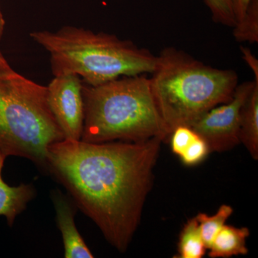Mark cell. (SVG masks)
I'll return each instance as SVG.
<instances>
[{
  "mask_svg": "<svg viewBox=\"0 0 258 258\" xmlns=\"http://www.w3.org/2000/svg\"><path fill=\"white\" fill-rule=\"evenodd\" d=\"M161 142L64 139L47 147V171L63 185L108 242L124 252L152 187Z\"/></svg>",
  "mask_w": 258,
  "mask_h": 258,
  "instance_id": "1",
  "label": "cell"
},
{
  "mask_svg": "<svg viewBox=\"0 0 258 258\" xmlns=\"http://www.w3.org/2000/svg\"><path fill=\"white\" fill-rule=\"evenodd\" d=\"M152 74L153 97L169 135L230 101L239 84L233 70L215 69L175 47L161 51Z\"/></svg>",
  "mask_w": 258,
  "mask_h": 258,
  "instance_id": "2",
  "label": "cell"
},
{
  "mask_svg": "<svg viewBox=\"0 0 258 258\" xmlns=\"http://www.w3.org/2000/svg\"><path fill=\"white\" fill-rule=\"evenodd\" d=\"M30 35L50 53L54 76L76 74L91 86L152 74L157 64V56L147 49L105 32L64 26L56 32L40 30Z\"/></svg>",
  "mask_w": 258,
  "mask_h": 258,
  "instance_id": "3",
  "label": "cell"
},
{
  "mask_svg": "<svg viewBox=\"0 0 258 258\" xmlns=\"http://www.w3.org/2000/svg\"><path fill=\"white\" fill-rule=\"evenodd\" d=\"M84 123L81 141L89 143L140 142L169 134L145 74L126 76L100 86L83 82Z\"/></svg>",
  "mask_w": 258,
  "mask_h": 258,
  "instance_id": "4",
  "label": "cell"
},
{
  "mask_svg": "<svg viewBox=\"0 0 258 258\" xmlns=\"http://www.w3.org/2000/svg\"><path fill=\"white\" fill-rule=\"evenodd\" d=\"M47 101L46 86L12 69L0 52V151L47 171V149L64 140Z\"/></svg>",
  "mask_w": 258,
  "mask_h": 258,
  "instance_id": "5",
  "label": "cell"
},
{
  "mask_svg": "<svg viewBox=\"0 0 258 258\" xmlns=\"http://www.w3.org/2000/svg\"><path fill=\"white\" fill-rule=\"evenodd\" d=\"M254 83L238 84L230 101L212 108L190 126L207 142L210 152H225L240 143L241 109Z\"/></svg>",
  "mask_w": 258,
  "mask_h": 258,
  "instance_id": "6",
  "label": "cell"
},
{
  "mask_svg": "<svg viewBox=\"0 0 258 258\" xmlns=\"http://www.w3.org/2000/svg\"><path fill=\"white\" fill-rule=\"evenodd\" d=\"M83 81L74 74H61L47 86V101L64 139L79 141L84 123Z\"/></svg>",
  "mask_w": 258,
  "mask_h": 258,
  "instance_id": "7",
  "label": "cell"
},
{
  "mask_svg": "<svg viewBox=\"0 0 258 258\" xmlns=\"http://www.w3.org/2000/svg\"><path fill=\"white\" fill-rule=\"evenodd\" d=\"M52 200L55 205L57 225L63 240L64 257H94L77 230L74 221L76 210L72 205L60 191L53 194Z\"/></svg>",
  "mask_w": 258,
  "mask_h": 258,
  "instance_id": "8",
  "label": "cell"
},
{
  "mask_svg": "<svg viewBox=\"0 0 258 258\" xmlns=\"http://www.w3.org/2000/svg\"><path fill=\"white\" fill-rule=\"evenodd\" d=\"M6 157L0 151V216L6 217L11 227L15 218L27 208L30 200L35 198V188L30 184H22L18 186H9L2 176Z\"/></svg>",
  "mask_w": 258,
  "mask_h": 258,
  "instance_id": "9",
  "label": "cell"
},
{
  "mask_svg": "<svg viewBox=\"0 0 258 258\" xmlns=\"http://www.w3.org/2000/svg\"><path fill=\"white\" fill-rule=\"evenodd\" d=\"M247 227L224 225L215 236L211 245L209 256L212 258L230 257L239 254H247L246 239L249 237Z\"/></svg>",
  "mask_w": 258,
  "mask_h": 258,
  "instance_id": "10",
  "label": "cell"
},
{
  "mask_svg": "<svg viewBox=\"0 0 258 258\" xmlns=\"http://www.w3.org/2000/svg\"><path fill=\"white\" fill-rule=\"evenodd\" d=\"M254 81V87L241 109L240 138L252 157L257 159L258 81Z\"/></svg>",
  "mask_w": 258,
  "mask_h": 258,
  "instance_id": "11",
  "label": "cell"
},
{
  "mask_svg": "<svg viewBox=\"0 0 258 258\" xmlns=\"http://www.w3.org/2000/svg\"><path fill=\"white\" fill-rule=\"evenodd\" d=\"M207 247L204 243L200 226L196 217L186 222L180 233L179 257L201 258L205 256Z\"/></svg>",
  "mask_w": 258,
  "mask_h": 258,
  "instance_id": "12",
  "label": "cell"
},
{
  "mask_svg": "<svg viewBox=\"0 0 258 258\" xmlns=\"http://www.w3.org/2000/svg\"><path fill=\"white\" fill-rule=\"evenodd\" d=\"M232 213L233 209L229 205H222L217 213L212 216H208L205 213L198 214L196 219L200 226L202 238L207 249L210 248L215 236L225 225V222Z\"/></svg>",
  "mask_w": 258,
  "mask_h": 258,
  "instance_id": "13",
  "label": "cell"
},
{
  "mask_svg": "<svg viewBox=\"0 0 258 258\" xmlns=\"http://www.w3.org/2000/svg\"><path fill=\"white\" fill-rule=\"evenodd\" d=\"M233 28V35L237 42H258V0H251L243 18Z\"/></svg>",
  "mask_w": 258,
  "mask_h": 258,
  "instance_id": "14",
  "label": "cell"
},
{
  "mask_svg": "<svg viewBox=\"0 0 258 258\" xmlns=\"http://www.w3.org/2000/svg\"><path fill=\"white\" fill-rule=\"evenodd\" d=\"M215 23L233 28L237 23V0H204Z\"/></svg>",
  "mask_w": 258,
  "mask_h": 258,
  "instance_id": "15",
  "label": "cell"
},
{
  "mask_svg": "<svg viewBox=\"0 0 258 258\" xmlns=\"http://www.w3.org/2000/svg\"><path fill=\"white\" fill-rule=\"evenodd\" d=\"M210 152L208 144L198 134L179 157L186 165L194 166L202 162Z\"/></svg>",
  "mask_w": 258,
  "mask_h": 258,
  "instance_id": "16",
  "label": "cell"
},
{
  "mask_svg": "<svg viewBox=\"0 0 258 258\" xmlns=\"http://www.w3.org/2000/svg\"><path fill=\"white\" fill-rule=\"evenodd\" d=\"M197 135L198 134L191 127L186 125L176 127L170 134L171 150L176 155H181Z\"/></svg>",
  "mask_w": 258,
  "mask_h": 258,
  "instance_id": "17",
  "label": "cell"
},
{
  "mask_svg": "<svg viewBox=\"0 0 258 258\" xmlns=\"http://www.w3.org/2000/svg\"><path fill=\"white\" fill-rule=\"evenodd\" d=\"M242 57L253 72L254 81H258V60L248 48L241 47Z\"/></svg>",
  "mask_w": 258,
  "mask_h": 258,
  "instance_id": "18",
  "label": "cell"
},
{
  "mask_svg": "<svg viewBox=\"0 0 258 258\" xmlns=\"http://www.w3.org/2000/svg\"><path fill=\"white\" fill-rule=\"evenodd\" d=\"M251 0H237L236 3V13H237V23L243 18L246 10L248 8Z\"/></svg>",
  "mask_w": 258,
  "mask_h": 258,
  "instance_id": "19",
  "label": "cell"
},
{
  "mask_svg": "<svg viewBox=\"0 0 258 258\" xmlns=\"http://www.w3.org/2000/svg\"><path fill=\"white\" fill-rule=\"evenodd\" d=\"M5 26V21L3 13H2L1 8H0V42L3 38V33H4ZM1 52V51H0Z\"/></svg>",
  "mask_w": 258,
  "mask_h": 258,
  "instance_id": "20",
  "label": "cell"
}]
</instances>
